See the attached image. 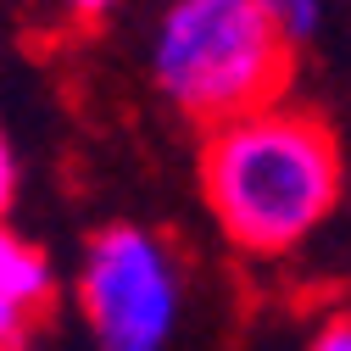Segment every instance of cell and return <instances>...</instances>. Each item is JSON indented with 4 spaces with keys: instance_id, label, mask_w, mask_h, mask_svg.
Returning a JSON list of instances; mask_svg holds the SVG:
<instances>
[{
    "instance_id": "obj_5",
    "label": "cell",
    "mask_w": 351,
    "mask_h": 351,
    "mask_svg": "<svg viewBox=\"0 0 351 351\" xmlns=\"http://www.w3.org/2000/svg\"><path fill=\"white\" fill-rule=\"evenodd\" d=\"M262 6H268V17H274V28L290 51H301L324 28V0H262Z\"/></svg>"
},
{
    "instance_id": "obj_3",
    "label": "cell",
    "mask_w": 351,
    "mask_h": 351,
    "mask_svg": "<svg viewBox=\"0 0 351 351\" xmlns=\"http://www.w3.org/2000/svg\"><path fill=\"white\" fill-rule=\"evenodd\" d=\"M78 313L101 351H162L184 313V268L156 229L106 223L78 256Z\"/></svg>"
},
{
    "instance_id": "obj_2",
    "label": "cell",
    "mask_w": 351,
    "mask_h": 351,
    "mask_svg": "<svg viewBox=\"0 0 351 351\" xmlns=\"http://www.w3.org/2000/svg\"><path fill=\"white\" fill-rule=\"evenodd\" d=\"M295 51L262 0H167L151 34V78L201 134L245 112L279 106Z\"/></svg>"
},
{
    "instance_id": "obj_7",
    "label": "cell",
    "mask_w": 351,
    "mask_h": 351,
    "mask_svg": "<svg viewBox=\"0 0 351 351\" xmlns=\"http://www.w3.org/2000/svg\"><path fill=\"white\" fill-rule=\"evenodd\" d=\"M17 201V156L6 145V128H0V223H6V212Z\"/></svg>"
},
{
    "instance_id": "obj_8",
    "label": "cell",
    "mask_w": 351,
    "mask_h": 351,
    "mask_svg": "<svg viewBox=\"0 0 351 351\" xmlns=\"http://www.w3.org/2000/svg\"><path fill=\"white\" fill-rule=\"evenodd\" d=\"M56 6L73 17V23H101V17H112L123 0H56Z\"/></svg>"
},
{
    "instance_id": "obj_9",
    "label": "cell",
    "mask_w": 351,
    "mask_h": 351,
    "mask_svg": "<svg viewBox=\"0 0 351 351\" xmlns=\"http://www.w3.org/2000/svg\"><path fill=\"white\" fill-rule=\"evenodd\" d=\"M17 351H28V346H17Z\"/></svg>"
},
{
    "instance_id": "obj_4",
    "label": "cell",
    "mask_w": 351,
    "mask_h": 351,
    "mask_svg": "<svg viewBox=\"0 0 351 351\" xmlns=\"http://www.w3.org/2000/svg\"><path fill=\"white\" fill-rule=\"evenodd\" d=\"M56 306V268L45 245H34L12 223H0V351L28 346V335Z\"/></svg>"
},
{
    "instance_id": "obj_1",
    "label": "cell",
    "mask_w": 351,
    "mask_h": 351,
    "mask_svg": "<svg viewBox=\"0 0 351 351\" xmlns=\"http://www.w3.org/2000/svg\"><path fill=\"white\" fill-rule=\"evenodd\" d=\"M346 190L340 140L318 112L262 106L201 134V195L234 251L268 262L306 245Z\"/></svg>"
},
{
    "instance_id": "obj_6",
    "label": "cell",
    "mask_w": 351,
    "mask_h": 351,
    "mask_svg": "<svg viewBox=\"0 0 351 351\" xmlns=\"http://www.w3.org/2000/svg\"><path fill=\"white\" fill-rule=\"evenodd\" d=\"M306 351H351V306H346V313H329Z\"/></svg>"
}]
</instances>
